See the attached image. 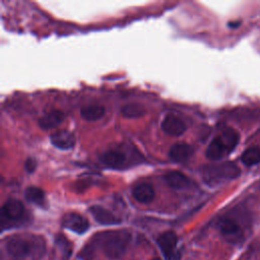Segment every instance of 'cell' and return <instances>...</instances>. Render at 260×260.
Masks as SVG:
<instances>
[{
  "label": "cell",
  "mask_w": 260,
  "mask_h": 260,
  "mask_svg": "<svg viewBox=\"0 0 260 260\" xmlns=\"http://www.w3.org/2000/svg\"><path fill=\"white\" fill-rule=\"evenodd\" d=\"M164 179H165L166 183L171 188H174V189L186 188L190 183L189 178L179 171H172V172L167 173L165 175Z\"/></svg>",
  "instance_id": "cell-16"
},
{
  "label": "cell",
  "mask_w": 260,
  "mask_h": 260,
  "mask_svg": "<svg viewBox=\"0 0 260 260\" xmlns=\"http://www.w3.org/2000/svg\"><path fill=\"white\" fill-rule=\"evenodd\" d=\"M240 140L239 133L233 128H224L209 143L206 149V157L210 160H218L231 153Z\"/></svg>",
  "instance_id": "cell-3"
},
{
  "label": "cell",
  "mask_w": 260,
  "mask_h": 260,
  "mask_svg": "<svg viewBox=\"0 0 260 260\" xmlns=\"http://www.w3.org/2000/svg\"><path fill=\"white\" fill-rule=\"evenodd\" d=\"M133 197L140 203H149L154 198V189L148 182H140L132 189Z\"/></svg>",
  "instance_id": "cell-12"
},
{
  "label": "cell",
  "mask_w": 260,
  "mask_h": 260,
  "mask_svg": "<svg viewBox=\"0 0 260 260\" xmlns=\"http://www.w3.org/2000/svg\"><path fill=\"white\" fill-rule=\"evenodd\" d=\"M131 235L124 230L106 231L95 236V244L103 253L112 259L122 257L128 250Z\"/></svg>",
  "instance_id": "cell-1"
},
{
  "label": "cell",
  "mask_w": 260,
  "mask_h": 260,
  "mask_svg": "<svg viewBox=\"0 0 260 260\" xmlns=\"http://www.w3.org/2000/svg\"><path fill=\"white\" fill-rule=\"evenodd\" d=\"M241 174L239 167L233 161H224L219 164H211L204 166L201 175L205 183L210 186L221 184L225 181L234 180Z\"/></svg>",
  "instance_id": "cell-4"
},
{
  "label": "cell",
  "mask_w": 260,
  "mask_h": 260,
  "mask_svg": "<svg viewBox=\"0 0 260 260\" xmlns=\"http://www.w3.org/2000/svg\"><path fill=\"white\" fill-rule=\"evenodd\" d=\"M80 115L86 121H96L105 115V108L101 105H87L81 108Z\"/></svg>",
  "instance_id": "cell-17"
},
{
  "label": "cell",
  "mask_w": 260,
  "mask_h": 260,
  "mask_svg": "<svg viewBox=\"0 0 260 260\" xmlns=\"http://www.w3.org/2000/svg\"><path fill=\"white\" fill-rule=\"evenodd\" d=\"M25 198L37 205H43L45 202V193L41 188L30 186L25 190Z\"/></svg>",
  "instance_id": "cell-19"
},
{
  "label": "cell",
  "mask_w": 260,
  "mask_h": 260,
  "mask_svg": "<svg viewBox=\"0 0 260 260\" xmlns=\"http://www.w3.org/2000/svg\"><path fill=\"white\" fill-rule=\"evenodd\" d=\"M24 207L23 204L17 199H9L7 200L2 208H1V215L3 219L7 220H18L23 216Z\"/></svg>",
  "instance_id": "cell-7"
},
{
  "label": "cell",
  "mask_w": 260,
  "mask_h": 260,
  "mask_svg": "<svg viewBox=\"0 0 260 260\" xmlns=\"http://www.w3.org/2000/svg\"><path fill=\"white\" fill-rule=\"evenodd\" d=\"M241 160L246 166H255L260 162V147L252 146L246 149L241 156Z\"/></svg>",
  "instance_id": "cell-18"
},
{
  "label": "cell",
  "mask_w": 260,
  "mask_h": 260,
  "mask_svg": "<svg viewBox=\"0 0 260 260\" xmlns=\"http://www.w3.org/2000/svg\"><path fill=\"white\" fill-rule=\"evenodd\" d=\"M161 129L171 136H180L185 132L186 125L179 117L169 114L161 122Z\"/></svg>",
  "instance_id": "cell-9"
},
{
  "label": "cell",
  "mask_w": 260,
  "mask_h": 260,
  "mask_svg": "<svg viewBox=\"0 0 260 260\" xmlns=\"http://www.w3.org/2000/svg\"><path fill=\"white\" fill-rule=\"evenodd\" d=\"M126 159V154L119 149L107 150L101 156V161L110 168H121Z\"/></svg>",
  "instance_id": "cell-14"
},
{
  "label": "cell",
  "mask_w": 260,
  "mask_h": 260,
  "mask_svg": "<svg viewBox=\"0 0 260 260\" xmlns=\"http://www.w3.org/2000/svg\"><path fill=\"white\" fill-rule=\"evenodd\" d=\"M6 249L8 254L15 260H36L43 255L45 244L38 237L17 236L7 241Z\"/></svg>",
  "instance_id": "cell-2"
},
{
  "label": "cell",
  "mask_w": 260,
  "mask_h": 260,
  "mask_svg": "<svg viewBox=\"0 0 260 260\" xmlns=\"http://www.w3.org/2000/svg\"><path fill=\"white\" fill-rule=\"evenodd\" d=\"M89 211L92 214L93 218L101 224H118L121 222V219L119 217H117L114 213L102 206L93 205L89 208Z\"/></svg>",
  "instance_id": "cell-13"
},
{
  "label": "cell",
  "mask_w": 260,
  "mask_h": 260,
  "mask_svg": "<svg viewBox=\"0 0 260 260\" xmlns=\"http://www.w3.org/2000/svg\"><path fill=\"white\" fill-rule=\"evenodd\" d=\"M63 119H64V113L62 111L52 110L40 118L39 125L41 126V128L45 130L52 129L60 125Z\"/></svg>",
  "instance_id": "cell-15"
},
{
  "label": "cell",
  "mask_w": 260,
  "mask_h": 260,
  "mask_svg": "<svg viewBox=\"0 0 260 260\" xmlns=\"http://www.w3.org/2000/svg\"><path fill=\"white\" fill-rule=\"evenodd\" d=\"M121 113L126 118H138V117H141L144 115L145 109L139 104L131 103V104L125 105L122 108Z\"/></svg>",
  "instance_id": "cell-20"
},
{
  "label": "cell",
  "mask_w": 260,
  "mask_h": 260,
  "mask_svg": "<svg viewBox=\"0 0 260 260\" xmlns=\"http://www.w3.org/2000/svg\"><path fill=\"white\" fill-rule=\"evenodd\" d=\"M177 236L174 232L168 231L157 238V244L167 260H172L175 255V248L177 246Z\"/></svg>",
  "instance_id": "cell-6"
},
{
  "label": "cell",
  "mask_w": 260,
  "mask_h": 260,
  "mask_svg": "<svg viewBox=\"0 0 260 260\" xmlns=\"http://www.w3.org/2000/svg\"><path fill=\"white\" fill-rule=\"evenodd\" d=\"M37 167V162L34 158H27L24 164V168L28 173H32Z\"/></svg>",
  "instance_id": "cell-21"
},
{
  "label": "cell",
  "mask_w": 260,
  "mask_h": 260,
  "mask_svg": "<svg viewBox=\"0 0 260 260\" xmlns=\"http://www.w3.org/2000/svg\"><path fill=\"white\" fill-rule=\"evenodd\" d=\"M193 148L191 145L185 142L175 143L169 150L170 158L175 162H184L188 160L193 154Z\"/></svg>",
  "instance_id": "cell-11"
},
{
  "label": "cell",
  "mask_w": 260,
  "mask_h": 260,
  "mask_svg": "<svg viewBox=\"0 0 260 260\" xmlns=\"http://www.w3.org/2000/svg\"><path fill=\"white\" fill-rule=\"evenodd\" d=\"M218 229L221 235L232 243L239 242L243 237V232L239 223L230 217H223L218 221Z\"/></svg>",
  "instance_id": "cell-5"
},
{
  "label": "cell",
  "mask_w": 260,
  "mask_h": 260,
  "mask_svg": "<svg viewBox=\"0 0 260 260\" xmlns=\"http://www.w3.org/2000/svg\"><path fill=\"white\" fill-rule=\"evenodd\" d=\"M50 140L52 144L60 149H70L75 144V137L72 132L68 130H58L51 134Z\"/></svg>",
  "instance_id": "cell-10"
},
{
  "label": "cell",
  "mask_w": 260,
  "mask_h": 260,
  "mask_svg": "<svg viewBox=\"0 0 260 260\" xmlns=\"http://www.w3.org/2000/svg\"><path fill=\"white\" fill-rule=\"evenodd\" d=\"M62 223L66 229L73 231L77 234H83L84 232L87 231L89 226V223L85 217L74 212L67 213L63 217Z\"/></svg>",
  "instance_id": "cell-8"
},
{
  "label": "cell",
  "mask_w": 260,
  "mask_h": 260,
  "mask_svg": "<svg viewBox=\"0 0 260 260\" xmlns=\"http://www.w3.org/2000/svg\"><path fill=\"white\" fill-rule=\"evenodd\" d=\"M152 260H160V259H159V258H153Z\"/></svg>",
  "instance_id": "cell-22"
}]
</instances>
